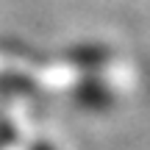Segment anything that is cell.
I'll return each mask as SVG.
<instances>
[{"mask_svg": "<svg viewBox=\"0 0 150 150\" xmlns=\"http://www.w3.org/2000/svg\"><path fill=\"white\" fill-rule=\"evenodd\" d=\"M31 150H53L50 145H36V147H31Z\"/></svg>", "mask_w": 150, "mask_h": 150, "instance_id": "obj_1", "label": "cell"}]
</instances>
